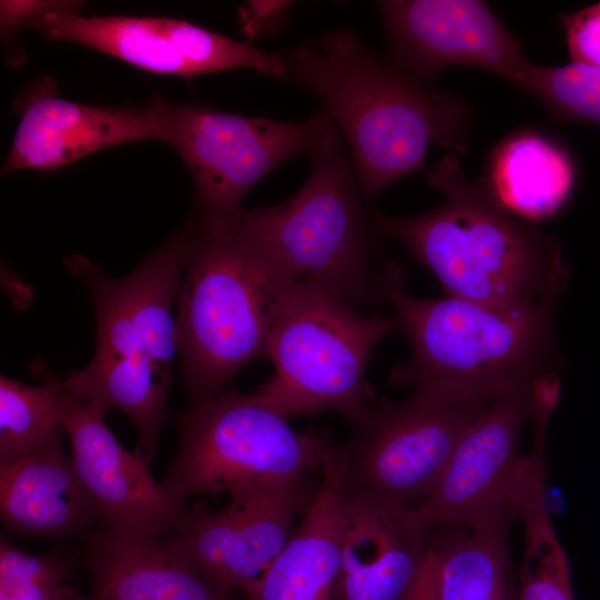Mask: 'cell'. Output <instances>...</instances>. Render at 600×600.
I'll return each instance as SVG.
<instances>
[{
    "instance_id": "cell-22",
    "label": "cell",
    "mask_w": 600,
    "mask_h": 600,
    "mask_svg": "<svg viewBox=\"0 0 600 600\" xmlns=\"http://www.w3.org/2000/svg\"><path fill=\"white\" fill-rule=\"evenodd\" d=\"M34 29L49 40L80 43L146 71L194 77L159 17H84L69 9L48 14Z\"/></svg>"
},
{
    "instance_id": "cell-8",
    "label": "cell",
    "mask_w": 600,
    "mask_h": 600,
    "mask_svg": "<svg viewBox=\"0 0 600 600\" xmlns=\"http://www.w3.org/2000/svg\"><path fill=\"white\" fill-rule=\"evenodd\" d=\"M178 453L161 481L170 492L229 496L283 488L321 471L334 444L293 430L257 392L222 391L182 416Z\"/></svg>"
},
{
    "instance_id": "cell-12",
    "label": "cell",
    "mask_w": 600,
    "mask_h": 600,
    "mask_svg": "<svg viewBox=\"0 0 600 600\" xmlns=\"http://www.w3.org/2000/svg\"><path fill=\"white\" fill-rule=\"evenodd\" d=\"M379 8L393 66L427 84L446 68L471 67L518 87L529 63L483 1L388 0Z\"/></svg>"
},
{
    "instance_id": "cell-25",
    "label": "cell",
    "mask_w": 600,
    "mask_h": 600,
    "mask_svg": "<svg viewBox=\"0 0 600 600\" xmlns=\"http://www.w3.org/2000/svg\"><path fill=\"white\" fill-rule=\"evenodd\" d=\"M518 88L536 97L554 119L600 123V67L529 62Z\"/></svg>"
},
{
    "instance_id": "cell-7",
    "label": "cell",
    "mask_w": 600,
    "mask_h": 600,
    "mask_svg": "<svg viewBox=\"0 0 600 600\" xmlns=\"http://www.w3.org/2000/svg\"><path fill=\"white\" fill-rule=\"evenodd\" d=\"M397 329L394 318L362 316L326 288L297 280L268 342L274 372L256 392L287 418L333 410L353 424L376 400L366 379L371 352Z\"/></svg>"
},
{
    "instance_id": "cell-11",
    "label": "cell",
    "mask_w": 600,
    "mask_h": 600,
    "mask_svg": "<svg viewBox=\"0 0 600 600\" xmlns=\"http://www.w3.org/2000/svg\"><path fill=\"white\" fill-rule=\"evenodd\" d=\"M536 383L499 392L469 426L432 492L416 509L423 522L480 528L516 519L513 499L529 459L520 438L531 419Z\"/></svg>"
},
{
    "instance_id": "cell-27",
    "label": "cell",
    "mask_w": 600,
    "mask_h": 600,
    "mask_svg": "<svg viewBox=\"0 0 600 600\" xmlns=\"http://www.w3.org/2000/svg\"><path fill=\"white\" fill-rule=\"evenodd\" d=\"M572 61L600 67V2L561 16Z\"/></svg>"
},
{
    "instance_id": "cell-24",
    "label": "cell",
    "mask_w": 600,
    "mask_h": 600,
    "mask_svg": "<svg viewBox=\"0 0 600 600\" xmlns=\"http://www.w3.org/2000/svg\"><path fill=\"white\" fill-rule=\"evenodd\" d=\"M66 390L61 381L29 386L0 378V463L28 452L62 426Z\"/></svg>"
},
{
    "instance_id": "cell-5",
    "label": "cell",
    "mask_w": 600,
    "mask_h": 600,
    "mask_svg": "<svg viewBox=\"0 0 600 600\" xmlns=\"http://www.w3.org/2000/svg\"><path fill=\"white\" fill-rule=\"evenodd\" d=\"M379 290L394 311L411 357L391 382L500 392L533 386L551 370L552 308L499 309L454 297L417 298L400 267L381 266Z\"/></svg>"
},
{
    "instance_id": "cell-23",
    "label": "cell",
    "mask_w": 600,
    "mask_h": 600,
    "mask_svg": "<svg viewBox=\"0 0 600 600\" xmlns=\"http://www.w3.org/2000/svg\"><path fill=\"white\" fill-rule=\"evenodd\" d=\"M514 516L524 538L517 600H574L568 558L551 524L543 484L531 483L518 496Z\"/></svg>"
},
{
    "instance_id": "cell-2",
    "label": "cell",
    "mask_w": 600,
    "mask_h": 600,
    "mask_svg": "<svg viewBox=\"0 0 600 600\" xmlns=\"http://www.w3.org/2000/svg\"><path fill=\"white\" fill-rule=\"evenodd\" d=\"M426 180L444 201L411 217L374 212L379 233L406 246L447 296L499 309L556 308L569 279L556 237L503 210L466 178L453 152Z\"/></svg>"
},
{
    "instance_id": "cell-4",
    "label": "cell",
    "mask_w": 600,
    "mask_h": 600,
    "mask_svg": "<svg viewBox=\"0 0 600 600\" xmlns=\"http://www.w3.org/2000/svg\"><path fill=\"white\" fill-rule=\"evenodd\" d=\"M177 297L176 339L194 404L223 391L247 363L266 357L284 299L297 281L236 227L191 216Z\"/></svg>"
},
{
    "instance_id": "cell-29",
    "label": "cell",
    "mask_w": 600,
    "mask_h": 600,
    "mask_svg": "<svg viewBox=\"0 0 600 600\" xmlns=\"http://www.w3.org/2000/svg\"><path fill=\"white\" fill-rule=\"evenodd\" d=\"M286 1H250L241 9V23L249 37H256L266 30L280 26L286 8Z\"/></svg>"
},
{
    "instance_id": "cell-19",
    "label": "cell",
    "mask_w": 600,
    "mask_h": 600,
    "mask_svg": "<svg viewBox=\"0 0 600 600\" xmlns=\"http://www.w3.org/2000/svg\"><path fill=\"white\" fill-rule=\"evenodd\" d=\"M318 491L289 541L241 593L244 600H341L340 521L343 494L338 448L322 462Z\"/></svg>"
},
{
    "instance_id": "cell-1",
    "label": "cell",
    "mask_w": 600,
    "mask_h": 600,
    "mask_svg": "<svg viewBox=\"0 0 600 600\" xmlns=\"http://www.w3.org/2000/svg\"><path fill=\"white\" fill-rule=\"evenodd\" d=\"M279 54L284 81L313 93L342 134L369 204L420 171L430 144L467 152L470 106L379 60L353 31H329Z\"/></svg>"
},
{
    "instance_id": "cell-13",
    "label": "cell",
    "mask_w": 600,
    "mask_h": 600,
    "mask_svg": "<svg viewBox=\"0 0 600 600\" xmlns=\"http://www.w3.org/2000/svg\"><path fill=\"white\" fill-rule=\"evenodd\" d=\"M319 488V486H318ZM309 480L229 496L216 512L189 509L169 538L226 593L243 592L289 541L317 491Z\"/></svg>"
},
{
    "instance_id": "cell-14",
    "label": "cell",
    "mask_w": 600,
    "mask_h": 600,
    "mask_svg": "<svg viewBox=\"0 0 600 600\" xmlns=\"http://www.w3.org/2000/svg\"><path fill=\"white\" fill-rule=\"evenodd\" d=\"M62 426L70 458L103 529L127 537L161 538L179 528L190 509L186 499L158 483L150 463L128 451L103 417L67 390Z\"/></svg>"
},
{
    "instance_id": "cell-26",
    "label": "cell",
    "mask_w": 600,
    "mask_h": 600,
    "mask_svg": "<svg viewBox=\"0 0 600 600\" xmlns=\"http://www.w3.org/2000/svg\"><path fill=\"white\" fill-rule=\"evenodd\" d=\"M72 560L62 553L34 556L0 541V600H50L67 584Z\"/></svg>"
},
{
    "instance_id": "cell-20",
    "label": "cell",
    "mask_w": 600,
    "mask_h": 600,
    "mask_svg": "<svg viewBox=\"0 0 600 600\" xmlns=\"http://www.w3.org/2000/svg\"><path fill=\"white\" fill-rule=\"evenodd\" d=\"M480 182L503 210L533 224L552 219L566 207L573 190L574 166L554 140L520 129L491 150Z\"/></svg>"
},
{
    "instance_id": "cell-28",
    "label": "cell",
    "mask_w": 600,
    "mask_h": 600,
    "mask_svg": "<svg viewBox=\"0 0 600 600\" xmlns=\"http://www.w3.org/2000/svg\"><path fill=\"white\" fill-rule=\"evenodd\" d=\"M79 1L2 0L0 2L1 33L12 38L23 27L34 28L52 12L81 9Z\"/></svg>"
},
{
    "instance_id": "cell-16",
    "label": "cell",
    "mask_w": 600,
    "mask_h": 600,
    "mask_svg": "<svg viewBox=\"0 0 600 600\" xmlns=\"http://www.w3.org/2000/svg\"><path fill=\"white\" fill-rule=\"evenodd\" d=\"M144 139H159L148 106L111 108L66 100L46 79L21 103V119L1 174L56 169L99 150Z\"/></svg>"
},
{
    "instance_id": "cell-30",
    "label": "cell",
    "mask_w": 600,
    "mask_h": 600,
    "mask_svg": "<svg viewBox=\"0 0 600 600\" xmlns=\"http://www.w3.org/2000/svg\"><path fill=\"white\" fill-rule=\"evenodd\" d=\"M434 592L436 574L431 554L414 586L403 600H434Z\"/></svg>"
},
{
    "instance_id": "cell-6",
    "label": "cell",
    "mask_w": 600,
    "mask_h": 600,
    "mask_svg": "<svg viewBox=\"0 0 600 600\" xmlns=\"http://www.w3.org/2000/svg\"><path fill=\"white\" fill-rule=\"evenodd\" d=\"M311 172L289 199L242 210L238 230L294 279L314 282L354 308L382 299L373 266L379 233L338 131L310 156Z\"/></svg>"
},
{
    "instance_id": "cell-31",
    "label": "cell",
    "mask_w": 600,
    "mask_h": 600,
    "mask_svg": "<svg viewBox=\"0 0 600 600\" xmlns=\"http://www.w3.org/2000/svg\"><path fill=\"white\" fill-rule=\"evenodd\" d=\"M50 600H86L71 587L66 586L54 598Z\"/></svg>"
},
{
    "instance_id": "cell-15",
    "label": "cell",
    "mask_w": 600,
    "mask_h": 600,
    "mask_svg": "<svg viewBox=\"0 0 600 600\" xmlns=\"http://www.w3.org/2000/svg\"><path fill=\"white\" fill-rule=\"evenodd\" d=\"M433 536L414 508L343 494L341 600H403L431 556Z\"/></svg>"
},
{
    "instance_id": "cell-21",
    "label": "cell",
    "mask_w": 600,
    "mask_h": 600,
    "mask_svg": "<svg viewBox=\"0 0 600 600\" xmlns=\"http://www.w3.org/2000/svg\"><path fill=\"white\" fill-rule=\"evenodd\" d=\"M510 523L437 527L434 600H517L507 539Z\"/></svg>"
},
{
    "instance_id": "cell-9",
    "label": "cell",
    "mask_w": 600,
    "mask_h": 600,
    "mask_svg": "<svg viewBox=\"0 0 600 600\" xmlns=\"http://www.w3.org/2000/svg\"><path fill=\"white\" fill-rule=\"evenodd\" d=\"M498 393L422 386L397 402L376 399L338 449L342 493L417 509L466 430Z\"/></svg>"
},
{
    "instance_id": "cell-10",
    "label": "cell",
    "mask_w": 600,
    "mask_h": 600,
    "mask_svg": "<svg viewBox=\"0 0 600 600\" xmlns=\"http://www.w3.org/2000/svg\"><path fill=\"white\" fill-rule=\"evenodd\" d=\"M159 139L177 151L193 181V216L226 221L243 209L241 200L288 159L310 158L338 129L322 108L301 122L247 117L197 104H177L154 94L147 104Z\"/></svg>"
},
{
    "instance_id": "cell-17",
    "label": "cell",
    "mask_w": 600,
    "mask_h": 600,
    "mask_svg": "<svg viewBox=\"0 0 600 600\" xmlns=\"http://www.w3.org/2000/svg\"><path fill=\"white\" fill-rule=\"evenodd\" d=\"M63 426L22 456L0 463L1 520L12 533L64 539L92 531L99 511L64 453Z\"/></svg>"
},
{
    "instance_id": "cell-18",
    "label": "cell",
    "mask_w": 600,
    "mask_h": 600,
    "mask_svg": "<svg viewBox=\"0 0 600 600\" xmlns=\"http://www.w3.org/2000/svg\"><path fill=\"white\" fill-rule=\"evenodd\" d=\"M91 600H244L223 592L169 538L81 536Z\"/></svg>"
},
{
    "instance_id": "cell-3",
    "label": "cell",
    "mask_w": 600,
    "mask_h": 600,
    "mask_svg": "<svg viewBox=\"0 0 600 600\" xmlns=\"http://www.w3.org/2000/svg\"><path fill=\"white\" fill-rule=\"evenodd\" d=\"M192 220L129 276L110 279L87 259L73 256L72 271L89 286L97 338L89 364L62 382L68 392L104 417L124 412L138 433L136 451L151 463L168 421V392L178 350L172 304L178 297Z\"/></svg>"
}]
</instances>
